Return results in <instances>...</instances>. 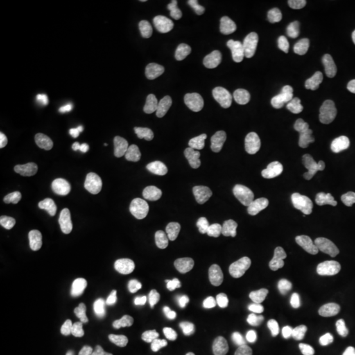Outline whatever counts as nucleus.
Returning a JSON list of instances; mask_svg holds the SVG:
<instances>
[{
  "label": "nucleus",
  "instance_id": "1",
  "mask_svg": "<svg viewBox=\"0 0 355 355\" xmlns=\"http://www.w3.org/2000/svg\"><path fill=\"white\" fill-rule=\"evenodd\" d=\"M306 48L312 58L321 66H334L343 62L347 54V45L329 32L316 31L306 37Z\"/></svg>",
  "mask_w": 355,
  "mask_h": 355
},
{
  "label": "nucleus",
  "instance_id": "2",
  "mask_svg": "<svg viewBox=\"0 0 355 355\" xmlns=\"http://www.w3.org/2000/svg\"><path fill=\"white\" fill-rule=\"evenodd\" d=\"M29 343L46 353H64L76 343V331L69 325H57L51 329L32 330Z\"/></svg>",
  "mask_w": 355,
  "mask_h": 355
},
{
  "label": "nucleus",
  "instance_id": "3",
  "mask_svg": "<svg viewBox=\"0 0 355 355\" xmlns=\"http://www.w3.org/2000/svg\"><path fill=\"white\" fill-rule=\"evenodd\" d=\"M229 312L239 316L250 311L258 295L257 286L241 272H232L228 277Z\"/></svg>",
  "mask_w": 355,
  "mask_h": 355
},
{
  "label": "nucleus",
  "instance_id": "4",
  "mask_svg": "<svg viewBox=\"0 0 355 355\" xmlns=\"http://www.w3.org/2000/svg\"><path fill=\"white\" fill-rule=\"evenodd\" d=\"M329 144V136L318 128L299 127L291 136V152L297 159H308L324 150Z\"/></svg>",
  "mask_w": 355,
  "mask_h": 355
},
{
  "label": "nucleus",
  "instance_id": "5",
  "mask_svg": "<svg viewBox=\"0 0 355 355\" xmlns=\"http://www.w3.org/2000/svg\"><path fill=\"white\" fill-rule=\"evenodd\" d=\"M345 207L343 195L338 191L329 192L321 199L316 208L315 220L312 223V230L318 236H324L333 228Z\"/></svg>",
  "mask_w": 355,
  "mask_h": 355
},
{
  "label": "nucleus",
  "instance_id": "6",
  "mask_svg": "<svg viewBox=\"0 0 355 355\" xmlns=\"http://www.w3.org/2000/svg\"><path fill=\"white\" fill-rule=\"evenodd\" d=\"M292 336L305 347L318 352H328L336 345V337L333 331L327 325L316 321L300 325L293 330Z\"/></svg>",
  "mask_w": 355,
  "mask_h": 355
},
{
  "label": "nucleus",
  "instance_id": "7",
  "mask_svg": "<svg viewBox=\"0 0 355 355\" xmlns=\"http://www.w3.org/2000/svg\"><path fill=\"white\" fill-rule=\"evenodd\" d=\"M70 283L79 296L92 302L101 300L107 292L104 280L87 267H74L70 271Z\"/></svg>",
  "mask_w": 355,
  "mask_h": 355
},
{
  "label": "nucleus",
  "instance_id": "8",
  "mask_svg": "<svg viewBox=\"0 0 355 355\" xmlns=\"http://www.w3.org/2000/svg\"><path fill=\"white\" fill-rule=\"evenodd\" d=\"M318 204L308 189H299L293 193L292 205L287 215V223L293 228H303L313 223Z\"/></svg>",
  "mask_w": 355,
  "mask_h": 355
},
{
  "label": "nucleus",
  "instance_id": "9",
  "mask_svg": "<svg viewBox=\"0 0 355 355\" xmlns=\"http://www.w3.org/2000/svg\"><path fill=\"white\" fill-rule=\"evenodd\" d=\"M282 304L278 295L272 290H262L258 292L253 305L250 308V315L254 321L275 324L282 318Z\"/></svg>",
  "mask_w": 355,
  "mask_h": 355
},
{
  "label": "nucleus",
  "instance_id": "10",
  "mask_svg": "<svg viewBox=\"0 0 355 355\" xmlns=\"http://www.w3.org/2000/svg\"><path fill=\"white\" fill-rule=\"evenodd\" d=\"M268 263L279 278H290L293 282H302L308 275V267L304 261L296 255L270 254Z\"/></svg>",
  "mask_w": 355,
  "mask_h": 355
},
{
  "label": "nucleus",
  "instance_id": "11",
  "mask_svg": "<svg viewBox=\"0 0 355 355\" xmlns=\"http://www.w3.org/2000/svg\"><path fill=\"white\" fill-rule=\"evenodd\" d=\"M278 57L283 73L288 76H300L304 71L305 57L302 48L291 40L280 42Z\"/></svg>",
  "mask_w": 355,
  "mask_h": 355
},
{
  "label": "nucleus",
  "instance_id": "12",
  "mask_svg": "<svg viewBox=\"0 0 355 355\" xmlns=\"http://www.w3.org/2000/svg\"><path fill=\"white\" fill-rule=\"evenodd\" d=\"M336 19L341 23V32L350 40H355V3L353 0L343 1V6L334 11Z\"/></svg>",
  "mask_w": 355,
  "mask_h": 355
},
{
  "label": "nucleus",
  "instance_id": "13",
  "mask_svg": "<svg viewBox=\"0 0 355 355\" xmlns=\"http://www.w3.org/2000/svg\"><path fill=\"white\" fill-rule=\"evenodd\" d=\"M74 203L85 211H94L98 205V199L95 192L87 187H79L73 191Z\"/></svg>",
  "mask_w": 355,
  "mask_h": 355
},
{
  "label": "nucleus",
  "instance_id": "14",
  "mask_svg": "<svg viewBox=\"0 0 355 355\" xmlns=\"http://www.w3.org/2000/svg\"><path fill=\"white\" fill-rule=\"evenodd\" d=\"M144 218H145V209L142 207H136L125 214L119 216L117 223L123 227H130V225L140 224Z\"/></svg>",
  "mask_w": 355,
  "mask_h": 355
},
{
  "label": "nucleus",
  "instance_id": "15",
  "mask_svg": "<svg viewBox=\"0 0 355 355\" xmlns=\"http://www.w3.org/2000/svg\"><path fill=\"white\" fill-rule=\"evenodd\" d=\"M16 284V280L13 277L12 271L4 265L0 266V295L7 296L12 292Z\"/></svg>",
  "mask_w": 355,
  "mask_h": 355
},
{
  "label": "nucleus",
  "instance_id": "16",
  "mask_svg": "<svg viewBox=\"0 0 355 355\" xmlns=\"http://www.w3.org/2000/svg\"><path fill=\"white\" fill-rule=\"evenodd\" d=\"M139 267L145 275L153 277V275L157 274V271L159 268V263L157 262L154 255L153 257H142L139 261Z\"/></svg>",
  "mask_w": 355,
  "mask_h": 355
},
{
  "label": "nucleus",
  "instance_id": "17",
  "mask_svg": "<svg viewBox=\"0 0 355 355\" xmlns=\"http://www.w3.org/2000/svg\"><path fill=\"white\" fill-rule=\"evenodd\" d=\"M178 300V291L174 287H165L161 290L159 302L162 304L173 305Z\"/></svg>",
  "mask_w": 355,
  "mask_h": 355
},
{
  "label": "nucleus",
  "instance_id": "18",
  "mask_svg": "<svg viewBox=\"0 0 355 355\" xmlns=\"http://www.w3.org/2000/svg\"><path fill=\"white\" fill-rule=\"evenodd\" d=\"M159 295H161V288L157 284H150L145 288L144 296L148 302H155L159 300Z\"/></svg>",
  "mask_w": 355,
  "mask_h": 355
},
{
  "label": "nucleus",
  "instance_id": "19",
  "mask_svg": "<svg viewBox=\"0 0 355 355\" xmlns=\"http://www.w3.org/2000/svg\"><path fill=\"white\" fill-rule=\"evenodd\" d=\"M173 355H200L195 349H192L191 346L187 345H180L175 347V350L173 352Z\"/></svg>",
  "mask_w": 355,
  "mask_h": 355
},
{
  "label": "nucleus",
  "instance_id": "20",
  "mask_svg": "<svg viewBox=\"0 0 355 355\" xmlns=\"http://www.w3.org/2000/svg\"><path fill=\"white\" fill-rule=\"evenodd\" d=\"M154 258L157 259V262H158L159 266H161V265L165 263L166 259H167V255H166L165 252H158V253L154 254Z\"/></svg>",
  "mask_w": 355,
  "mask_h": 355
},
{
  "label": "nucleus",
  "instance_id": "21",
  "mask_svg": "<svg viewBox=\"0 0 355 355\" xmlns=\"http://www.w3.org/2000/svg\"><path fill=\"white\" fill-rule=\"evenodd\" d=\"M350 116H352V119L355 121V95L353 101H352V104H350Z\"/></svg>",
  "mask_w": 355,
  "mask_h": 355
},
{
  "label": "nucleus",
  "instance_id": "22",
  "mask_svg": "<svg viewBox=\"0 0 355 355\" xmlns=\"http://www.w3.org/2000/svg\"><path fill=\"white\" fill-rule=\"evenodd\" d=\"M280 3H283V4H290V3H292V0H282Z\"/></svg>",
  "mask_w": 355,
  "mask_h": 355
}]
</instances>
